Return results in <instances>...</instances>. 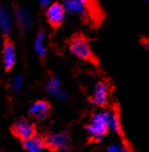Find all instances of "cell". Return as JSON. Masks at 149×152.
<instances>
[{
    "mask_svg": "<svg viewBox=\"0 0 149 152\" xmlns=\"http://www.w3.org/2000/svg\"><path fill=\"white\" fill-rule=\"evenodd\" d=\"M87 130L95 141H102L109 131L107 126V112L100 110L94 113L87 125Z\"/></svg>",
    "mask_w": 149,
    "mask_h": 152,
    "instance_id": "cell-1",
    "label": "cell"
},
{
    "mask_svg": "<svg viewBox=\"0 0 149 152\" xmlns=\"http://www.w3.org/2000/svg\"><path fill=\"white\" fill-rule=\"evenodd\" d=\"M70 51L74 56L84 61H92L94 58L93 51L88 41L82 37H76L70 43Z\"/></svg>",
    "mask_w": 149,
    "mask_h": 152,
    "instance_id": "cell-2",
    "label": "cell"
},
{
    "mask_svg": "<svg viewBox=\"0 0 149 152\" xmlns=\"http://www.w3.org/2000/svg\"><path fill=\"white\" fill-rule=\"evenodd\" d=\"M111 95V87L106 81H98L92 91L91 101L98 107H103L109 103Z\"/></svg>",
    "mask_w": 149,
    "mask_h": 152,
    "instance_id": "cell-3",
    "label": "cell"
},
{
    "mask_svg": "<svg viewBox=\"0 0 149 152\" xmlns=\"http://www.w3.org/2000/svg\"><path fill=\"white\" fill-rule=\"evenodd\" d=\"M47 18L52 25H61L66 18V12L63 7V4L57 2L51 3L47 7Z\"/></svg>",
    "mask_w": 149,
    "mask_h": 152,
    "instance_id": "cell-4",
    "label": "cell"
},
{
    "mask_svg": "<svg viewBox=\"0 0 149 152\" xmlns=\"http://www.w3.org/2000/svg\"><path fill=\"white\" fill-rule=\"evenodd\" d=\"M46 89L48 91V93L54 98H57V99H59L62 101L68 100V95L65 92V90H63L61 88V79H59V77L57 75H52L48 79Z\"/></svg>",
    "mask_w": 149,
    "mask_h": 152,
    "instance_id": "cell-5",
    "label": "cell"
},
{
    "mask_svg": "<svg viewBox=\"0 0 149 152\" xmlns=\"http://www.w3.org/2000/svg\"><path fill=\"white\" fill-rule=\"evenodd\" d=\"M14 131L23 141L28 139H32L36 134L34 126L27 120H19L14 125Z\"/></svg>",
    "mask_w": 149,
    "mask_h": 152,
    "instance_id": "cell-6",
    "label": "cell"
},
{
    "mask_svg": "<svg viewBox=\"0 0 149 152\" xmlns=\"http://www.w3.org/2000/svg\"><path fill=\"white\" fill-rule=\"evenodd\" d=\"M47 144L53 149H61L68 147L69 137L66 132H54L50 133L47 137Z\"/></svg>",
    "mask_w": 149,
    "mask_h": 152,
    "instance_id": "cell-7",
    "label": "cell"
},
{
    "mask_svg": "<svg viewBox=\"0 0 149 152\" xmlns=\"http://www.w3.org/2000/svg\"><path fill=\"white\" fill-rule=\"evenodd\" d=\"M16 21L21 29L26 30L32 26V17L30 14L29 10L26 7H18L15 13Z\"/></svg>",
    "mask_w": 149,
    "mask_h": 152,
    "instance_id": "cell-8",
    "label": "cell"
},
{
    "mask_svg": "<svg viewBox=\"0 0 149 152\" xmlns=\"http://www.w3.org/2000/svg\"><path fill=\"white\" fill-rule=\"evenodd\" d=\"M107 126L109 130H111L114 134L121 135L122 133V126L120 117L115 110H112L107 112Z\"/></svg>",
    "mask_w": 149,
    "mask_h": 152,
    "instance_id": "cell-9",
    "label": "cell"
},
{
    "mask_svg": "<svg viewBox=\"0 0 149 152\" xmlns=\"http://www.w3.org/2000/svg\"><path fill=\"white\" fill-rule=\"evenodd\" d=\"M49 110H50V106H49V104L47 102L38 101L32 104L29 112L30 115L34 116V118L39 119V120H43V119H45L48 116Z\"/></svg>",
    "mask_w": 149,
    "mask_h": 152,
    "instance_id": "cell-10",
    "label": "cell"
},
{
    "mask_svg": "<svg viewBox=\"0 0 149 152\" xmlns=\"http://www.w3.org/2000/svg\"><path fill=\"white\" fill-rule=\"evenodd\" d=\"M16 63V51L12 43H7L3 48V66L7 70L14 67Z\"/></svg>",
    "mask_w": 149,
    "mask_h": 152,
    "instance_id": "cell-11",
    "label": "cell"
},
{
    "mask_svg": "<svg viewBox=\"0 0 149 152\" xmlns=\"http://www.w3.org/2000/svg\"><path fill=\"white\" fill-rule=\"evenodd\" d=\"M63 7L66 13L72 15H81L86 12V4L81 3L78 0H65Z\"/></svg>",
    "mask_w": 149,
    "mask_h": 152,
    "instance_id": "cell-12",
    "label": "cell"
},
{
    "mask_svg": "<svg viewBox=\"0 0 149 152\" xmlns=\"http://www.w3.org/2000/svg\"><path fill=\"white\" fill-rule=\"evenodd\" d=\"M0 28L5 34L11 32L12 16L7 7H0Z\"/></svg>",
    "mask_w": 149,
    "mask_h": 152,
    "instance_id": "cell-13",
    "label": "cell"
},
{
    "mask_svg": "<svg viewBox=\"0 0 149 152\" xmlns=\"http://www.w3.org/2000/svg\"><path fill=\"white\" fill-rule=\"evenodd\" d=\"M24 148L27 150L28 152H43V141L40 137H32L24 141Z\"/></svg>",
    "mask_w": 149,
    "mask_h": 152,
    "instance_id": "cell-14",
    "label": "cell"
},
{
    "mask_svg": "<svg viewBox=\"0 0 149 152\" xmlns=\"http://www.w3.org/2000/svg\"><path fill=\"white\" fill-rule=\"evenodd\" d=\"M45 34L44 32H39L34 39V50L40 57L46 55V46H45Z\"/></svg>",
    "mask_w": 149,
    "mask_h": 152,
    "instance_id": "cell-15",
    "label": "cell"
},
{
    "mask_svg": "<svg viewBox=\"0 0 149 152\" xmlns=\"http://www.w3.org/2000/svg\"><path fill=\"white\" fill-rule=\"evenodd\" d=\"M127 148L121 143H112L107 146L106 152H127Z\"/></svg>",
    "mask_w": 149,
    "mask_h": 152,
    "instance_id": "cell-16",
    "label": "cell"
},
{
    "mask_svg": "<svg viewBox=\"0 0 149 152\" xmlns=\"http://www.w3.org/2000/svg\"><path fill=\"white\" fill-rule=\"evenodd\" d=\"M23 86V77L21 75L15 76V78L13 79V83H12V87H13L14 91H19L20 89Z\"/></svg>",
    "mask_w": 149,
    "mask_h": 152,
    "instance_id": "cell-17",
    "label": "cell"
},
{
    "mask_svg": "<svg viewBox=\"0 0 149 152\" xmlns=\"http://www.w3.org/2000/svg\"><path fill=\"white\" fill-rule=\"evenodd\" d=\"M39 1H40V4L43 7H48L52 3V0H39Z\"/></svg>",
    "mask_w": 149,
    "mask_h": 152,
    "instance_id": "cell-18",
    "label": "cell"
},
{
    "mask_svg": "<svg viewBox=\"0 0 149 152\" xmlns=\"http://www.w3.org/2000/svg\"><path fill=\"white\" fill-rule=\"evenodd\" d=\"M142 46L144 47L145 50L149 51V39L148 38L143 39V40H142Z\"/></svg>",
    "mask_w": 149,
    "mask_h": 152,
    "instance_id": "cell-19",
    "label": "cell"
},
{
    "mask_svg": "<svg viewBox=\"0 0 149 152\" xmlns=\"http://www.w3.org/2000/svg\"><path fill=\"white\" fill-rule=\"evenodd\" d=\"M59 152H70V151H69V149L66 147V148H61V149H59Z\"/></svg>",
    "mask_w": 149,
    "mask_h": 152,
    "instance_id": "cell-20",
    "label": "cell"
},
{
    "mask_svg": "<svg viewBox=\"0 0 149 152\" xmlns=\"http://www.w3.org/2000/svg\"><path fill=\"white\" fill-rule=\"evenodd\" d=\"M78 1H80V2L84 3V4H87V3H88L89 0H78Z\"/></svg>",
    "mask_w": 149,
    "mask_h": 152,
    "instance_id": "cell-21",
    "label": "cell"
},
{
    "mask_svg": "<svg viewBox=\"0 0 149 152\" xmlns=\"http://www.w3.org/2000/svg\"><path fill=\"white\" fill-rule=\"evenodd\" d=\"M0 152H1V151H0Z\"/></svg>",
    "mask_w": 149,
    "mask_h": 152,
    "instance_id": "cell-22",
    "label": "cell"
},
{
    "mask_svg": "<svg viewBox=\"0 0 149 152\" xmlns=\"http://www.w3.org/2000/svg\"><path fill=\"white\" fill-rule=\"evenodd\" d=\"M127 152H128V151H127Z\"/></svg>",
    "mask_w": 149,
    "mask_h": 152,
    "instance_id": "cell-23",
    "label": "cell"
}]
</instances>
